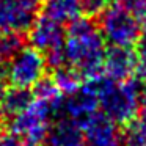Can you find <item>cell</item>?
Listing matches in <instances>:
<instances>
[{
	"mask_svg": "<svg viewBox=\"0 0 146 146\" xmlns=\"http://www.w3.org/2000/svg\"><path fill=\"white\" fill-rule=\"evenodd\" d=\"M123 146H146L145 141H141L140 138H137L135 135L127 132L124 135V140H123Z\"/></svg>",
	"mask_w": 146,
	"mask_h": 146,
	"instance_id": "d6986e66",
	"label": "cell"
},
{
	"mask_svg": "<svg viewBox=\"0 0 146 146\" xmlns=\"http://www.w3.org/2000/svg\"><path fill=\"white\" fill-rule=\"evenodd\" d=\"M99 108V99L96 93L91 90V86L83 80L82 86L76 93L66 96L63 99V115L61 118L77 123L79 126H85L96 113Z\"/></svg>",
	"mask_w": 146,
	"mask_h": 146,
	"instance_id": "52a82bcc",
	"label": "cell"
},
{
	"mask_svg": "<svg viewBox=\"0 0 146 146\" xmlns=\"http://www.w3.org/2000/svg\"><path fill=\"white\" fill-rule=\"evenodd\" d=\"M33 102V91L29 88L8 86L3 98L0 99V116L10 121L19 113H22Z\"/></svg>",
	"mask_w": 146,
	"mask_h": 146,
	"instance_id": "8fae6325",
	"label": "cell"
},
{
	"mask_svg": "<svg viewBox=\"0 0 146 146\" xmlns=\"http://www.w3.org/2000/svg\"><path fill=\"white\" fill-rule=\"evenodd\" d=\"M85 82L96 93L102 113L113 123L118 126H129L137 118L138 108L141 105L138 80L132 77L123 82H115L101 74Z\"/></svg>",
	"mask_w": 146,
	"mask_h": 146,
	"instance_id": "7a4b0ae2",
	"label": "cell"
},
{
	"mask_svg": "<svg viewBox=\"0 0 146 146\" xmlns=\"http://www.w3.org/2000/svg\"><path fill=\"white\" fill-rule=\"evenodd\" d=\"M98 27L104 41L115 47H135L143 30L135 14L118 3L99 16Z\"/></svg>",
	"mask_w": 146,
	"mask_h": 146,
	"instance_id": "3957f363",
	"label": "cell"
},
{
	"mask_svg": "<svg viewBox=\"0 0 146 146\" xmlns=\"http://www.w3.org/2000/svg\"><path fill=\"white\" fill-rule=\"evenodd\" d=\"M44 14L61 24H69L82 16L80 0H46Z\"/></svg>",
	"mask_w": 146,
	"mask_h": 146,
	"instance_id": "7c38bea8",
	"label": "cell"
},
{
	"mask_svg": "<svg viewBox=\"0 0 146 146\" xmlns=\"http://www.w3.org/2000/svg\"><path fill=\"white\" fill-rule=\"evenodd\" d=\"M41 7L42 0H0V32L27 33Z\"/></svg>",
	"mask_w": 146,
	"mask_h": 146,
	"instance_id": "5b68a950",
	"label": "cell"
},
{
	"mask_svg": "<svg viewBox=\"0 0 146 146\" xmlns=\"http://www.w3.org/2000/svg\"><path fill=\"white\" fill-rule=\"evenodd\" d=\"M127 132L135 135L137 138H140L141 141L146 143V110L141 115H137V118L129 124Z\"/></svg>",
	"mask_w": 146,
	"mask_h": 146,
	"instance_id": "2e32d148",
	"label": "cell"
},
{
	"mask_svg": "<svg viewBox=\"0 0 146 146\" xmlns=\"http://www.w3.org/2000/svg\"><path fill=\"white\" fill-rule=\"evenodd\" d=\"M63 49L68 64L72 66L83 80L102 74L107 47L99 27L90 17L79 16L69 22Z\"/></svg>",
	"mask_w": 146,
	"mask_h": 146,
	"instance_id": "6da1fadb",
	"label": "cell"
},
{
	"mask_svg": "<svg viewBox=\"0 0 146 146\" xmlns=\"http://www.w3.org/2000/svg\"><path fill=\"white\" fill-rule=\"evenodd\" d=\"M24 44L22 35L13 32H0V54L3 55L5 60L14 55Z\"/></svg>",
	"mask_w": 146,
	"mask_h": 146,
	"instance_id": "5bb4252c",
	"label": "cell"
},
{
	"mask_svg": "<svg viewBox=\"0 0 146 146\" xmlns=\"http://www.w3.org/2000/svg\"><path fill=\"white\" fill-rule=\"evenodd\" d=\"M46 71H47V60L44 54L32 46L29 47L22 46L16 54L8 58L5 76L11 86L30 90L46 76Z\"/></svg>",
	"mask_w": 146,
	"mask_h": 146,
	"instance_id": "277c9868",
	"label": "cell"
},
{
	"mask_svg": "<svg viewBox=\"0 0 146 146\" xmlns=\"http://www.w3.org/2000/svg\"><path fill=\"white\" fill-rule=\"evenodd\" d=\"M83 137L85 146H123L124 140L119 126L102 111H98L83 126Z\"/></svg>",
	"mask_w": 146,
	"mask_h": 146,
	"instance_id": "9c48e42d",
	"label": "cell"
},
{
	"mask_svg": "<svg viewBox=\"0 0 146 146\" xmlns=\"http://www.w3.org/2000/svg\"><path fill=\"white\" fill-rule=\"evenodd\" d=\"M7 88H8L7 80H3L2 77H0V99L3 98V94H5V91H7Z\"/></svg>",
	"mask_w": 146,
	"mask_h": 146,
	"instance_id": "7402d4cb",
	"label": "cell"
},
{
	"mask_svg": "<svg viewBox=\"0 0 146 146\" xmlns=\"http://www.w3.org/2000/svg\"><path fill=\"white\" fill-rule=\"evenodd\" d=\"M116 3L124 7L126 10L132 11V13H137L143 5L146 3V0H116Z\"/></svg>",
	"mask_w": 146,
	"mask_h": 146,
	"instance_id": "ac0fdd59",
	"label": "cell"
},
{
	"mask_svg": "<svg viewBox=\"0 0 146 146\" xmlns=\"http://www.w3.org/2000/svg\"><path fill=\"white\" fill-rule=\"evenodd\" d=\"M52 80L55 82L57 88L61 91L63 96H69V94H72V93H76L83 83L82 76H80L72 66H69V64L55 68Z\"/></svg>",
	"mask_w": 146,
	"mask_h": 146,
	"instance_id": "4fadbf2b",
	"label": "cell"
},
{
	"mask_svg": "<svg viewBox=\"0 0 146 146\" xmlns=\"http://www.w3.org/2000/svg\"><path fill=\"white\" fill-rule=\"evenodd\" d=\"M42 146H85L82 126L68 118L55 119L49 127Z\"/></svg>",
	"mask_w": 146,
	"mask_h": 146,
	"instance_id": "30bf717a",
	"label": "cell"
},
{
	"mask_svg": "<svg viewBox=\"0 0 146 146\" xmlns=\"http://www.w3.org/2000/svg\"><path fill=\"white\" fill-rule=\"evenodd\" d=\"M3 68H5V58H3V55L0 54V74H2Z\"/></svg>",
	"mask_w": 146,
	"mask_h": 146,
	"instance_id": "603a6c76",
	"label": "cell"
},
{
	"mask_svg": "<svg viewBox=\"0 0 146 146\" xmlns=\"http://www.w3.org/2000/svg\"><path fill=\"white\" fill-rule=\"evenodd\" d=\"M135 14V17H137V21L140 22V25H141V29L143 30H146V3L143 5L141 8H140L137 13H133Z\"/></svg>",
	"mask_w": 146,
	"mask_h": 146,
	"instance_id": "ffe728a7",
	"label": "cell"
},
{
	"mask_svg": "<svg viewBox=\"0 0 146 146\" xmlns=\"http://www.w3.org/2000/svg\"><path fill=\"white\" fill-rule=\"evenodd\" d=\"M27 33H29V41L32 47L42 52L44 57L50 52L63 49L64 39H66V30L63 24L46 14L36 17V21Z\"/></svg>",
	"mask_w": 146,
	"mask_h": 146,
	"instance_id": "8992f818",
	"label": "cell"
},
{
	"mask_svg": "<svg viewBox=\"0 0 146 146\" xmlns=\"http://www.w3.org/2000/svg\"><path fill=\"white\" fill-rule=\"evenodd\" d=\"M138 68V57L133 47H115L105 49L102 74L115 82L132 79Z\"/></svg>",
	"mask_w": 146,
	"mask_h": 146,
	"instance_id": "ba28073f",
	"label": "cell"
},
{
	"mask_svg": "<svg viewBox=\"0 0 146 146\" xmlns=\"http://www.w3.org/2000/svg\"><path fill=\"white\" fill-rule=\"evenodd\" d=\"M0 146H24V145L17 135H14L13 132H7L0 135Z\"/></svg>",
	"mask_w": 146,
	"mask_h": 146,
	"instance_id": "e0dca14e",
	"label": "cell"
},
{
	"mask_svg": "<svg viewBox=\"0 0 146 146\" xmlns=\"http://www.w3.org/2000/svg\"><path fill=\"white\" fill-rule=\"evenodd\" d=\"M141 79H143V82L140 83V102H141V105L146 110V76L141 77Z\"/></svg>",
	"mask_w": 146,
	"mask_h": 146,
	"instance_id": "44dd1931",
	"label": "cell"
},
{
	"mask_svg": "<svg viewBox=\"0 0 146 146\" xmlns=\"http://www.w3.org/2000/svg\"><path fill=\"white\" fill-rule=\"evenodd\" d=\"M111 3L113 0H80V10L86 17H96L111 7Z\"/></svg>",
	"mask_w": 146,
	"mask_h": 146,
	"instance_id": "9a60e30c",
	"label": "cell"
}]
</instances>
